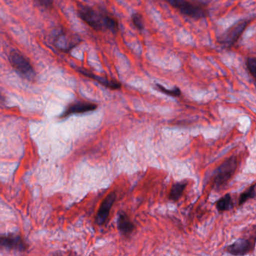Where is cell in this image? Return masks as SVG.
<instances>
[{
	"label": "cell",
	"instance_id": "obj_1",
	"mask_svg": "<svg viewBox=\"0 0 256 256\" xmlns=\"http://www.w3.org/2000/svg\"><path fill=\"white\" fill-rule=\"evenodd\" d=\"M78 16L82 20L96 31L107 30L118 34L119 25L116 18L106 12L82 5L78 7Z\"/></svg>",
	"mask_w": 256,
	"mask_h": 256
},
{
	"label": "cell",
	"instance_id": "obj_2",
	"mask_svg": "<svg viewBox=\"0 0 256 256\" xmlns=\"http://www.w3.org/2000/svg\"><path fill=\"white\" fill-rule=\"evenodd\" d=\"M238 167V160L236 156H232L220 164L214 172V190H220L224 188L232 179Z\"/></svg>",
	"mask_w": 256,
	"mask_h": 256
},
{
	"label": "cell",
	"instance_id": "obj_3",
	"mask_svg": "<svg viewBox=\"0 0 256 256\" xmlns=\"http://www.w3.org/2000/svg\"><path fill=\"white\" fill-rule=\"evenodd\" d=\"M167 2L184 16L196 20L204 18L208 16L206 8L202 4L190 0H167Z\"/></svg>",
	"mask_w": 256,
	"mask_h": 256
},
{
	"label": "cell",
	"instance_id": "obj_4",
	"mask_svg": "<svg viewBox=\"0 0 256 256\" xmlns=\"http://www.w3.org/2000/svg\"><path fill=\"white\" fill-rule=\"evenodd\" d=\"M12 66L22 77L32 80L36 78V71L32 64L20 52L13 50L10 55Z\"/></svg>",
	"mask_w": 256,
	"mask_h": 256
},
{
	"label": "cell",
	"instance_id": "obj_5",
	"mask_svg": "<svg viewBox=\"0 0 256 256\" xmlns=\"http://www.w3.org/2000/svg\"><path fill=\"white\" fill-rule=\"evenodd\" d=\"M250 22V20H242L230 26L226 32L220 36L218 43L227 48L232 47L244 34Z\"/></svg>",
	"mask_w": 256,
	"mask_h": 256
},
{
	"label": "cell",
	"instance_id": "obj_6",
	"mask_svg": "<svg viewBox=\"0 0 256 256\" xmlns=\"http://www.w3.org/2000/svg\"><path fill=\"white\" fill-rule=\"evenodd\" d=\"M80 38L78 36L68 32H61L54 40V46L61 52H68L78 46Z\"/></svg>",
	"mask_w": 256,
	"mask_h": 256
},
{
	"label": "cell",
	"instance_id": "obj_7",
	"mask_svg": "<svg viewBox=\"0 0 256 256\" xmlns=\"http://www.w3.org/2000/svg\"><path fill=\"white\" fill-rule=\"evenodd\" d=\"M254 240L252 242L250 239L240 238L230 245L226 247V252L233 256H245L254 248Z\"/></svg>",
	"mask_w": 256,
	"mask_h": 256
},
{
	"label": "cell",
	"instance_id": "obj_8",
	"mask_svg": "<svg viewBox=\"0 0 256 256\" xmlns=\"http://www.w3.org/2000/svg\"><path fill=\"white\" fill-rule=\"evenodd\" d=\"M116 199V192H113L108 194V196H106V198L102 202L100 209L97 212L96 218V221L98 226H102L106 223V220L110 215V210H112Z\"/></svg>",
	"mask_w": 256,
	"mask_h": 256
},
{
	"label": "cell",
	"instance_id": "obj_9",
	"mask_svg": "<svg viewBox=\"0 0 256 256\" xmlns=\"http://www.w3.org/2000/svg\"><path fill=\"white\" fill-rule=\"evenodd\" d=\"M0 248L25 251L26 245L19 235H2L0 236Z\"/></svg>",
	"mask_w": 256,
	"mask_h": 256
},
{
	"label": "cell",
	"instance_id": "obj_10",
	"mask_svg": "<svg viewBox=\"0 0 256 256\" xmlns=\"http://www.w3.org/2000/svg\"><path fill=\"white\" fill-rule=\"evenodd\" d=\"M96 108L97 104H94V103L78 102L70 104L61 116L66 118L72 114L88 113V112H94Z\"/></svg>",
	"mask_w": 256,
	"mask_h": 256
},
{
	"label": "cell",
	"instance_id": "obj_11",
	"mask_svg": "<svg viewBox=\"0 0 256 256\" xmlns=\"http://www.w3.org/2000/svg\"><path fill=\"white\" fill-rule=\"evenodd\" d=\"M79 72L84 76H86V77L96 80V82L101 84L102 86H106V88H108V89L116 90H120L122 88V84L119 82H116V80H109V79L106 78L96 76V74L84 70H80Z\"/></svg>",
	"mask_w": 256,
	"mask_h": 256
},
{
	"label": "cell",
	"instance_id": "obj_12",
	"mask_svg": "<svg viewBox=\"0 0 256 256\" xmlns=\"http://www.w3.org/2000/svg\"><path fill=\"white\" fill-rule=\"evenodd\" d=\"M118 230L122 234L128 236V235L131 234L133 230L136 229V226L130 220V217L125 212H120L118 215Z\"/></svg>",
	"mask_w": 256,
	"mask_h": 256
},
{
	"label": "cell",
	"instance_id": "obj_13",
	"mask_svg": "<svg viewBox=\"0 0 256 256\" xmlns=\"http://www.w3.org/2000/svg\"><path fill=\"white\" fill-rule=\"evenodd\" d=\"M188 182L186 180L180 181V182H175L170 188L168 198L172 202H178L184 194Z\"/></svg>",
	"mask_w": 256,
	"mask_h": 256
},
{
	"label": "cell",
	"instance_id": "obj_14",
	"mask_svg": "<svg viewBox=\"0 0 256 256\" xmlns=\"http://www.w3.org/2000/svg\"><path fill=\"white\" fill-rule=\"evenodd\" d=\"M233 202L230 194H224L216 203V206L220 212L230 210L233 208Z\"/></svg>",
	"mask_w": 256,
	"mask_h": 256
},
{
	"label": "cell",
	"instance_id": "obj_15",
	"mask_svg": "<svg viewBox=\"0 0 256 256\" xmlns=\"http://www.w3.org/2000/svg\"><path fill=\"white\" fill-rule=\"evenodd\" d=\"M256 184H252L250 188H247L240 196L239 203H238L240 206L245 204L250 199H254L256 198Z\"/></svg>",
	"mask_w": 256,
	"mask_h": 256
},
{
	"label": "cell",
	"instance_id": "obj_16",
	"mask_svg": "<svg viewBox=\"0 0 256 256\" xmlns=\"http://www.w3.org/2000/svg\"><path fill=\"white\" fill-rule=\"evenodd\" d=\"M157 89L162 92V94H166V95L172 97H179L181 95V90L178 86H175L174 89H166V88L162 86V85L160 84H156Z\"/></svg>",
	"mask_w": 256,
	"mask_h": 256
},
{
	"label": "cell",
	"instance_id": "obj_17",
	"mask_svg": "<svg viewBox=\"0 0 256 256\" xmlns=\"http://www.w3.org/2000/svg\"><path fill=\"white\" fill-rule=\"evenodd\" d=\"M132 20L134 24V26L137 28L138 30H143L144 28V24L143 18L138 13H134L132 16Z\"/></svg>",
	"mask_w": 256,
	"mask_h": 256
},
{
	"label": "cell",
	"instance_id": "obj_18",
	"mask_svg": "<svg viewBox=\"0 0 256 256\" xmlns=\"http://www.w3.org/2000/svg\"><path fill=\"white\" fill-rule=\"evenodd\" d=\"M247 70L253 78H256V60L254 58H248L246 61Z\"/></svg>",
	"mask_w": 256,
	"mask_h": 256
},
{
	"label": "cell",
	"instance_id": "obj_19",
	"mask_svg": "<svg viewBox=\"0 0 256 256\" xmlns=\"http://www.w3.org/2000/svg\"><path fill=\"white\" fill-rule=\"evenodd\" d=\"M36 1L40 6L48 8L53 6L54 2V0H36Z\"/></svg>",
	"mask_w": 256,
	"mask_h": 256
}]
</instances>
